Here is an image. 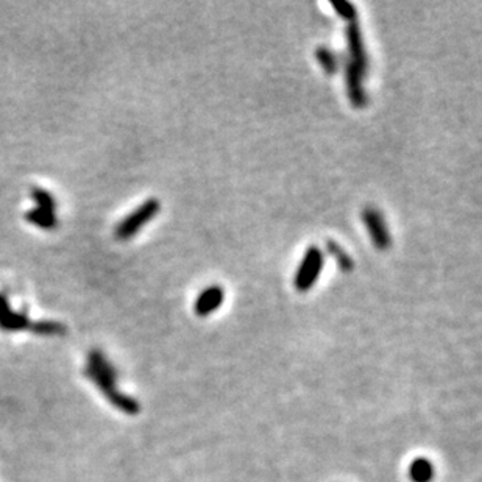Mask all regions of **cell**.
<instances>
[{
  "mask_svg": "<svg viewBox=\"0 0 482 482\" xmlns=\"http://www.w3.org/2000/svg\"><path fill=\"white\" fill-rule=\"evenodd\" d=\"M161 211V201L158 199L145 200L142 205H139L135 211L130 213L126 217L119 222L114 236L119 240H130L142 230V228L153 220Z\"/></svg>",
  "mask_w": 482,
  "mask_h": 482,
  "instance_id": "6da1fadb",
  "label": "cell"
},
{
  "mask_svg": "<svg viewBox=\"0 0 482 482\" xmlns=\"http://www.w3.org/2000/svg\"><path fill=\"white\" fill-rule=\"evenodd\" d=\"M325 267V255L323 250L317 245H310L304 251L303 259L294 276V288L298 292H309L314 288V284L319 281V278Z\"/></svg>",
  "mask_w": 482,
  "mask_h": 482,
  "instance_id": "7a4b0ae2",
  "label": "cell"
},
{
  "mask_svg": "<svg viewBox=\"0 0 482 482\" xmlns=\"http://www.w3.org/2000/svg\"><path fill=\"white\" fill-rule=\"evenodd\" d=\"M360 217H363L365 230L367 233H369V236L372 239L373 245L376 247V250L379 251L389 250L392 245V238H390L389 226H387V222L384 219L383 213L375 206H365L363 209Z\"/></svg>",
  "mask_w": 482,
  "mask_h": 482,
  "instance_id": "3957f363",
  "label": "cell"
},
{
  "mask_svg": "<svg viewBox=\"0 0 482 482\" xmlns=\"http://www.w3.org/2000/svg\"><path fill=\"white\" fill-rule=\"evenodd\" d=\"M347 36V46H348V53H350V58L348 61L358 69V71L364 75L369 72V56L365 52V42L363 36V30L359 27V22H353L347 25L345 30Z\"/></svg>",
  "mask_w": 482,
  "mask_h": 482,
  "instance_id": "277c9868",
  "label": "cell"
},
{
  "mask_svg": "<svg viewBox=\"0 0 482 482\" xmlns=\"http://www.w3.org/2000/svg\"><path fill=\"white\" fill-rule=\"evenodd\" d=\"M345 83H347V94L350 99V103L360 110L369 103V97L364 90V75L354 67L350 61L345 63Z\"/></svg>",
  "mask_w": 482,
  "mask_h": 482,
  "instance_id": "5b68a950",
  "label": "cell"
},
{
  "mask_svg": "<svg viewBox=\"0 0 482 482\" xmlns=\"http://www.w3.org/2000/svg\"><path fill=\"white\" fill-rule=\"evenodd\" d=\"M225 301V290L219 284H213L203 289L194 303V310L199 317L214 314Z\"/></svg>",
  "mask_w": 482,
  "mask_h": 482,
  "instance_id": "8992f818",
  "label": "cell"
},
{
  "mask_svg": "<svg viewBox=\"0 0 482 482\" xmlns=\"http://www.w3.org/2000/svg\"><path fill=\"white\" fill-rule=\"evenodd\" d=\"M412 482H431L434 479V465L426 458H417L409 467Z\"/></svg>",
  "mask_w": 482,
  "mask_h": 482,
  "instance_id": "52a82bcc",
  "label": "cell"
},
{
  "mask_svg": "<svg viewBox=\"0 0 482 482\" xmlns=\"http://www.w3.org/2000/svg\"><path fill=\"white\" fill-rule=\"evenodd\" d=\"M315 60L328 75H334V74L339 72L340 60H339V56L335 55L334 50H331L329 47H326V46L317 47L315 49Z\"/></svg>",
  "mask_w": 482,
  "mask_h": 482,
  "instance_id": "ba28073f",
  "label": "cell"
},
{
  "mask_svg": "<svg viewBox=\"0 0 482 482\" xmlns=\"http://www.w3.org/2000/svg\"><path fill=\"white\" fill-rule=\"evenodd\" d=\"M25 219L35 226L41 228V230H55L56 225H58V219H56L53 213L42 211L40 208L28 209V211L25 213Z\"/></svg>",
  "mask_w": 482,
  "mask_h": 482,
  "instance_id": "9c48e42d",
  "label": "cell"
},
{
  "mask_svg": "<svg viewBox=\"0 0 482 482\" xmlns=\"http://www.w3.org/2000/svg\"><path fill=\"white\" fill-rule=\"evenodd\" d=\"M326 250L331 256H334L335 263H338L339 269L342 272H351L354 269L353 258L348 255L345 249L342 245H339L335 240H326Z\"/></svg>",
  "mask_w": 482,
  "mask_h": 482,
  "instance_id": "30bf717a",
  "label": "cell"
},
{
  "mask_svg": "<svg viewBox=\"0 0 482 482\" xmlns=\"http://www.w3.org/2000/svg\"><path fill=\"white\" fill-rule=\"evenodd\" d=\"M30 325V322L27 319V315L22 313H13L8 310L0 315V328L5 329V331H19V329H24Z\"/></svg>",
  "mask_w": 482,
  "mask_h": 482,
  "instance_id": "8fae6325",
  "label": "cell"
},
{
  "mask_svg": "<svg viewBox=\"0 0 482 482\" xmlns=\"http://www.w3.org/2000/svg\"><path fill=\"white\" fill-rule=\"evenodd\" d=\"M31 199L35 200L38 208L42 209V211L55 214V211H56V201L53 199V195L50 194V192H47L46 189H41V188L31 189Z\"/></svg>",
  "mask_w": 482,
  "mask_h": 482,
  "instance_id": "7c38bea8",
  "label": "cell"
},
{
  "mask_svg": "<svg viewBox=\"0 0 482 482\" xmlns=\"http://www.w3.org/2000/svg\"><path fill=\"white\" fill-rule=\"evenodd\" d=\"M331 6L334 8V11L348 24L358 22L356 6H354L351 2H348V0H339V2L338 0H331Z\"/></svg>",
  "mask_w": 482,
  "mask_h": 482,
  "instance_id": "4fadbf2b",
  "label": "cell"
},
{
  "mask_svg": "<svg viewBox=\"0 0 482 482\" xmlns=\"http://www.w3.org/2000/svg\"><path fill=\"white\" fill-rule=\"evenodd\" d=\"M31 329L38 334H60L66 331V326L56 322H38Z\"/></svg>",
  "mask_w": 482,
  "mask_h": 482,
  "instance_id": "5bb4252c",
  "label": "cell"
},
{
  "mask_svg": "<svg viewBox=\"0 0 482 482\" xmlns=\"http://www.w3.org/2000/svg\"><path fill=\"white\" fill-rule=\"evenodd\" d=\"M8 310H10V303L3 294H0V315L8 313Z\"/></svg>",
  "mask_w": 482,
  "mask_h": 482,
  "instance_id": "9a60e30c",
  "label": "cell"
}]
</instances>
